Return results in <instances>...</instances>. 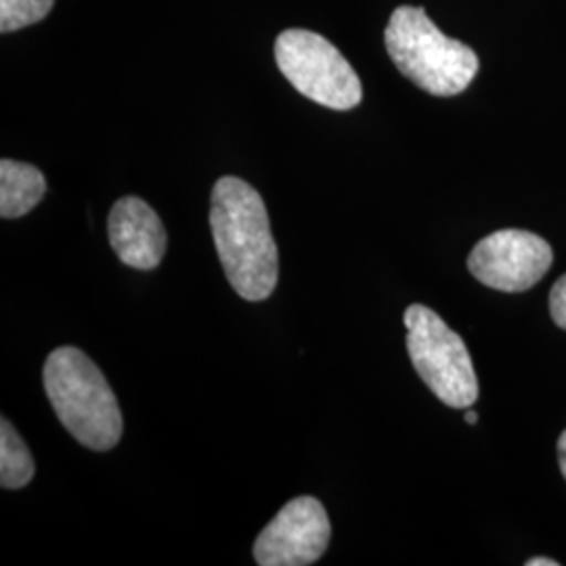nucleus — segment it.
<instances>
[{"label": "nucleus", "mask_w": 566, "mask_h": 566, "mask_svg": "<svg viewBox=\"0 0 566 566\" xmlns=\"http://www.w3.org/2000/svg\"><path fill=\"white\" fill-rule=\"evenodd\" d=\"M210 202V227L227 280L243 301H266L280 280V254L261 193L238 177H223Z\"/></svg>", "instance_id": "1"}, {"label": "nucleus", "mask_w": 566, "mask_h": 566, "mask_svg": "<svg viewBox=\"0 0 566 566\" xmlns=\"http://www.w3.org/2000/svg\"><path fill=\"white\" fill-rule=\"evenodd\" d=\"M46 397L65 430L93 451H109L122 437V413L102 369L81 348H55L42 369Z\"/></svg>", "instance_id": "2"}, {"label": "nucleus", "mask_w": 566, "mask_h": 566, "mask_svg": "<svg viewBox=\"0 0 566 566\" xmlns=\"http://www.w3.org/2000/svg\"><path fill=\"white\" fill-rule=\"evenodd\" d=\"M388 55L405 78L434 97L464 93L479 74V55L443 34L422 7L403 4L392 11L385 30Z\"/></svg>", "instance_id": "3"}, {"label": "nucleus", "mask_w": 566, "mask_h": 566, "mask_svg": "<svg viewBox=\"0 0 566 566\" xmlns=\"http://www.w3.org/2000/svg\"><path fill=\"white\" fill-rule=\"evenodd\" d=\"M407 353L428 390L451 409L472 407L479 399V378L460 334L424 304L405 311Z\"/></svg>", "instance_id": "4"}, {"label": "nucleus", "mask_w": 566, "mask_h": 566, "mask_svg": "<svg viewBox=\"0 0 566 566\" xmlns=\"http://www.w3.org/2000/svg\"><path fill=\"white\" fill-rule=\"evenodd\" d=\"M275 61L287 82L311 102L346 112L364 99V86L343 53L317 32L285 30L275 41Z\"/></svg>", "instance_id": "5"}, {"label": "nucleus", "mask_w": 566, "mask_h": 566, "mask_svg": "<svg viewBox=\"0 0 566 566\" xmlns=\"http://www.w3.org/2000/svg\"><path fill=\"white\" fill-rule=\"evenodd\" d=\"M552 263L554 252L544 238L523 229H502L472 248L468 271L491 290L518 294L542 282Z\"/></svg>", "instance_id": "6"}, {"label": "nucleus", "mask_w": 566, "mask_h": 566, "mask_svg": "<svg viewBox=\"0 0 566 566\" xmlns=\"http://www.w3.org/2000/svg\"><path fill=\"white\" fill-rule=\"evenodd\" d=\"M332 525L324 504L303 495L287 502L264 526L254 544V560L261 566L315 565L325 554Z\"/></svg>", "instance_id": "7"}, {"label": "nucleus", "mask_w": 566, "mask_h": 566, "mask_svg": "<svg viewBox=\"0 0 566 566\" xmlns=\"http://www.w3.org/2000/svg\"><path fill=\"white\" fill-rule=\"evenodd\" d=\"M107 235L122 263L137 271H151L163 263L166 229L154 208L135 196L114 203L107 219Z\"/></svg>", "instance_id": "8"}, {"label": "nucleus", "mask_w": 566, "mask_h": 566, "mask_svg": "<svg viewBox=\"0 0 566 566\" xmlns=\"http://www.w3.org/2000/svg\"><path fill=\"white\" fill-rule=\"evenodd\" d=\"M46 191L41 170L32 164L4 158L0 163V217L20 219L32 212Z\"/></svg>", "instance_id": "9"}, {"label": "nucleus", "mask_w": 566, "mask_h": 566, "mask_svg": "<svg viewBox=\"0 0 566 566\" xmlns=\"http://www.w3.org/2000/svg\"><path fill=\"white\" fill-rule=\"evenodd\" d=\"M36 465L32 453L23 443L20 432L2 418L0 424V485L2 489H21L34 479Z\"/></svg>", "instance_id": "10"}, {"label": "nucleus", "mask_w": 566, "mask_h": 566, "mask_svg": "<svg viewBox=\"0 0 566 566\" xmlns=\"http://www.w3.org/2000/svg\"><path fill=\"white\" fill-rule=\"evenodd\" d=\"M55 0H0V32L9 34L44 20Z\"/></svg>", "instance_id": "11"}, {"label": "nucleus", "mask_w": 566, "mask_h": 566, "mask_svg": "<svg viewBox=\"0 0 566 566\" xmlns=\"http://www.w3.org/2000/svg\"><path fill=\"white\" fill-rule=\"evenodd\" d=\"M549 315L554 324L566 332V273L552 285L549 292Z\"/></svg>", "instance_id": "12"}, {"label": "nucleus", "mask_w": 566, "mask_h": 566, "mask_svg": "<svg viewBox=\"0 0 566 566\" xmlns=\"http://www.w3.org/2000/svg\"><path fill=\"white\" fill-rule=\"evenodd\" d=\"M558 465H560V472L566 481V430L558 439Z\"/></svg>", "instance_id": "13"}, {"label": "nucleus", "mask_w": 566, "mask_h": 566, "mask_svg": "<svg viewBox=\"0 0 566 566\" xmlns=\"http://www.w3.org/2000/svg\"><path fill=\"white\" fill-rule=\"evenodd\" d=\"M526 566H558V563L552 560V558H546V556H537V558H528Z\"/></svg>", "instance_id": "14"}, {"label": "nucleus", "mask_w": 566, "mask_h": 566, "mask_svg": "<svg viewBox=\"0 0 566 566\" xmlns=\"http://www.w3.org/2000/svg\"><path fill=\"white\" fill-rule=\"evenodd\" d=\"M465 422L468 424H476L479 422V416L474 411H465Z\"/></svg>", "instance_id": "15"}]
</instances>
